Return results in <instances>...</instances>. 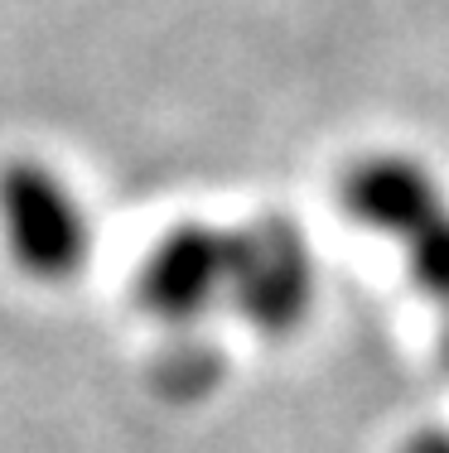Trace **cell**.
I'll list each match as a JSON object with an SVG mask.
<instances>
[{"mask_svg": "<svg viewBox=\"0 0 449 453\" xmlns=\"http://www.w3.org/2000/svg\"><path fill=\"white\" fill-rule=\"evenodd\" d=\"M401 453H449V434L445 429H425V434H415Z\"/></svg>", "mask_w": 449, "mask_h": 453, "instance_id": "cell-6", "label": "cell"}, {"mask_svg": "<svg viewBox=\"0 0 449 453\" xmlns=\"http://www.w3.org/2000/svg\"><path fill=\"white\" fill-rule=\"evenodd\" d=\"M319 295L305 232L290 218H252L228 232V304L256 333H295Z\"/></svg>", "mask_w": 449, "mask_h": 453, "instance_id": "cell-2", "label": "cell"}, {"mask_svg": "<svg viewBox=\"0 0 449 453\" xmlns=\"http://www.w3.org/2000/svg\"><path fill=\"white\" fill-rule=\"evenodd\" d=\"M401 246H406V271H411V280L430 299L449 304V208L435 222H425L421 232Z\"/></svg>", "mask_w": 449, "mask_h": 453, "instance_id": "cell-5", "label": "cell"}, {"mask_svg": "<svg viewBox=\"0 0 449 453\" xmlns=\"http://www.w3.org/2000/svg\"><path fill=\"white\" fill-rule=\"evenodd\" d=\"M135 299L150 319L189 328L228 299V232L213 222H174L150 246Z\"/></svg>", "mask_w": 449, "mask_h": 453, "instance_id": "cell-3", "label": "cell"}, {"mask_svg": "<svg viewBox=\"0 0 449 453\" xmlns=\"http://www.w3.org/2000/svg\"><path fill=\"white\" fill-rule=\"evenodd\" d=\"M0 242L39 285H68L92 256V218L73 183L44 159L0 165Z\"/></svg>", "mask_w": 449, "mask_h": 453, "instance_id": "cell-1", "label": "cell"}, {"mask_svg": "<svg viewBox=\"0 0 449 453\" xmlns=\"http://www.w3.org/2000/svg\"><path fill=\"white\" fill-rule=\"evenodd\" d=\"M344 212L358 226L391 242H411L425 222H435L449 208L445 188L421 159L411 155H368L344 174Z\"/></svg>", "mask_w": 449, "mask_h": 453, "instance_id": "cell-4", "label": "cell"}]
</instances>
